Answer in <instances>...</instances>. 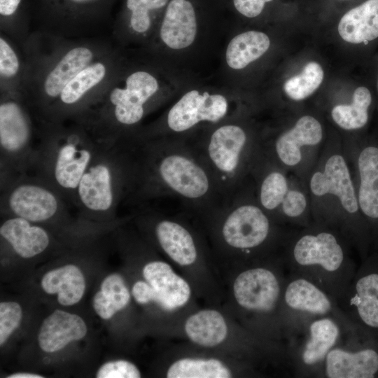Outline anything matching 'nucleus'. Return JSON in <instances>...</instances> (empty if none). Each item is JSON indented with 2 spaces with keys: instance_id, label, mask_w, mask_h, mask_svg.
I'll list each match as a JSON object with an SVG mask.
<instances>
[{
  "instance_id": "36",
  "label": "nucleus",
  "mask_w": 378,
  "mask_h": 378,
  "mask_svg": "<svg viewBox=\"0 0 378 378\" xmlns=\"http://www.w3.org/2000/svg\"><path fill=\"white\" fill-rule=\"evenodd\" d=\"M101 290L117 312L125 308L130 302V291L123 278L118 274L105 277L101 284Z\"/></svg>"
},
{
  "instance_id": "25",
  "label": "nucleus",
  "mask_w": 378,
  "mask_h": 378,
  "mask_svg": "<svg viewBox=\"0 0 378 378\" xmlns=\"http://www.w3.org/2000/svg\"><path fill=\"white\" fill-rule=\"evenodd\" d=\"M341 38L360 43L378 37V0H368L346 12L338 24Z\"/></svg>"
},
{
  "instance_id": "44",
  "label": "nucleus",
  "mask_w": 378,
  "mask_h": 378,
  "mask_svg": "<svg viewBox=\"0 0 378 378\" xmlns=\"http://www.w3.org/2000/svg\"><path fill=\"white\" fill-rule=\"evenodd\" d=\"M70 3L78 5H88L97 2L99 0H67Z\"/></svg>"
},
{
  "instance_id": "11",
  "label": "nucleus",
  "mask_w": 378,
  "mask_h": 378,
  "mask_svg": "<svg viewBox=\"0 0 378 378\" xmlns=\"http://www.w3.org/2000/svg\"><path fill=\"white\" fill-rule=\"evenodd\" d=\"M206 216L219 222L221 241L234 250L256 248L270 235V222L263 209L244 202L239 191Z\"/></svg>"
},
{
  "instance_id": "20",
  "label": "nucleus",
  "mask_w": 378,
  "mask_h": 378,
  "mask_svg": "<svg viewBox=\"0 0 378 378\" xmlns=\"http://www.w3.org/2000/svg\"><path fill=\"white\" fill-rule=\"evenodd\" d=\"M325 374L330 378H373L378 374V349L355 351L333 347L325 359Z\"/></svg>"
},
{
  "instance_id": "42",
  "label": "nucleus",
  "mask_w": 378,
  "mask_h": 378,
  "mask_svg": "<svg viewBox=\"0 0 378 378\" xmlns=\"http://www.w3.org/2000/svg\"><path fill=\"white\" fill-rule=\"evenodd\" d=\"M92 305L96 313L103 319H109L117 312L101 290L94 295Z\"/></svg>"
},
{
  "instance_id": "16",
  "label": "nucleus",
  "mask_w": 378,
  "mask_h": 378,
  "mask_svg": "<svg viewBox=\"0 0 378 378\" xmlns=\"http://www.w3.org/2000/svg\"><path fill=\"white\" fill-rule=\"evenodd\" d=\"M281 288L276 275L265 267H254L241 272L233 284V294L242 308L255 312L273 311L281 297Z\"/></svg>"
},
{
  "instance_id": "17",
  "label": "nucleus",
  "mask_w": 378,
  "mask_h": 378,
  "mask_svg": "<svg viewBox=\"0 0 378 378\" xmlns=\"http://www.w3.org/2000/svg\"><path fill=\"white\" fill-rule=\"evenodd\" d=\"M168 2L169 0H126L127 18L113 30V36L119 46L137 43L145 47L158 25L155 20V13Z\"/></svg>"
},
{
  "instance_id": "38",
  "label": "nucleus",
  "mask_w": 378,
  "mask_h": 378,
  "mask_svg": "<svg viewBox=\"0 0 378 378\" xmlns=\"http://www.w3.org/2000/svg\"><path fill=\"white\" fill-rule=\"evenodd\" d=\"M97 378H139L137 367L125 360H117L103 364L98 370Z\"/></svg>"
},
{
  "instance_id": "7",
  "label": "nucleus",
  "mask_w": 378,
  "mask_h": 378,
  "mask_svg": "<svg viewBox=\"0 0 378 378\" xmlns=\"http://www.w3.org/2000/svg\"><path fill=\"white\" fill-rule=\"evenodd\" d=\"M233 118L236 111L229 93L193 88L185 92L159 118L143 125L134 138L188 136Z\"/></svg>"
},
{
  "instance_id": "32",
  "label": "nucleus",
  "mask_w": 378,
  "mask_h": 378,
  "mask_svg": "<svg viewBox=\"0 0 378 378\" xmlns=\"http://www.w3.org/2000/svg\"><path fill=\"white\" fill-rule=\"evenodd\" d=\"M230 369L220 360L211 358H181L173 363L167 378H229Z\"/></svg>"
},
{
  "instance_id": "40",
  "label": "nucleus",
  "mask_w": 378,
  "mask_h": 378,
  "mask_svg": "<svg viewBox=\"0 0 378 378\" xmlns=\"http://www.w3.org/2000/svg\"><path fill=\"white\" fill-rule=\"evenodd\" d=\"M22 0H0L1 32L7 34Z\"/></svg>"
},
{
  "instance_id": "19",
  "label": "nucleus",
  "mask_w": 378,
  "mask_h": 378,
  "mask_svg": "<svg viewBox=\"0 0 378 378\" xmlns=\"http://www.w3.org/2000/svg\"><path fill=\"white\" fill-rule=\"evenodd\" d=\"M346 307L359 325L378 335V269H366L347 289Z\"/></svg>"
},
{
  "instance_id": "39",
  "label": "nucleus",
  "mask_w": 378,
  "mask_h": 378,
  "mask_svg": "<svg viewBox=\"0 0 378 378\" xmlns=\"http://www.w3.org/2000/svg\"><path fill=\"white\" fill-rule=\"evenodd\" d=\"M283 212L289 217L300 216L305 209L307 201L304 195L297 190L288 191L282 203Z\"/></svg>"
},
{
  "instance_id": "8",
  "label": "nucleus",
  "mask_w": 378,
  "mask_h": 378,
  "mask_svg": "<svg viewBox=\"0 0 378 378\" xmlns=\"http://www.w3.org/2000/svg\"><path fill=\"white\" fill-rule=\"evenodd\" d=\"M36 146V120L23 95L0 93V181L30 173Z\"/></svg>"
},
{
  "instance_id": "26",
  "label": "nucleus",
  "mask_w": 378,
  "mask_h": 378,
  "mask_svg": "<svg viewBox=\"0 0 378 378\" xmlns=\"http://www.w3.org/2000/svg\"><path fill=\"white\" fill-rule=\"evenodd\" d=\"M41 285L48 294H57L58 302L63 306L78 303L83 296L85 281L80 270L67 264L46 273Z\"/></svg>"
},
{
  "instance_id": "18",
  "label": "nucleus",
  "mask_w": 378,
  "mask_h": 378,
  "mask_svg": "<svg viewBox=\"0 0 378 378\" xmlns=\"http://www.w3.org/2000/svg\"><path fill=\"white\" fill-rule=\"evenodd\" d=\"M4 221L0 235L13 252L22 258H31L44 253L50 246V234L43 225L24 218L1 215Z\"/></svg>"
},
{
  "instance_id": "1",
  "label": "nucleus",
  "mask_w": 378,
  "mask_h": 378,
  "mask_svg": "<svg viewBox=\"0 0 378 378\" xmlns=\"http://www.w3.org/2000/svg\"><path fill=\"white\" fill-rule=\"evenodd\" d=\"M133 139L137 180L126 206L174 197L187 209L206 216L224 202L209 169L186 137Z\"/></svg>"
},
{
  "instance_id": "6",
  "label": "nucleus",
  "mask_w": 378,
  "mask_h": 378,
  "mask_svg": "<svg viewBox=\"0 0 378 378\" xmlns=\"http://www.w3.org/2000/svg\"><path fill=\"white\" fill-rule=\"evenodd\" d=\"M186 137L209 169L225 202L239 189L246 169L249 136L233 118Z\"/></svg>"
},
{
  "instance_id": "29",
  "label": "nucleus",
  "mask_w": 378,
  "mask_h": 378,
  "mask_svg": "<svg viewBox=\"0 0 378 378\" xmlns=\"http://www.w3.org/2000/svg\"><path fill=\"white\" fill-rule=\"evenodd\" d=\"M24 75L22 48L0 31V93L22 94Z\"/></svg>"
},
{
  "instance_id": "22",
  "label": "nucleus",
  "mask_w": 378,
  "mask_h": 378,
  "mask_svg": "<svg viewBox=\"0 0 378 378\" xmlns=\"http://www.w3.org/2000/svg\"><path fill=\"white\" fill-rule=\"evenodd\" d=\"M87 333L85 321L78 315L56 309L43 321L38 335L45 352L61 350L69 342L83 339Z\"/></svg>"
},
{
  "instance_id": "3",
  "label": "nucleus",
  "mask_w": 378,
  "mask_h": 378,
  "mask_svg": "<svg viewBox=\"0 0 378 378\" xmlns=\"http://www.w3.org/2000/svg\"><path fill=\"white\" fill-rule=\"evenodd\" d=\"M161 68L153 61L127 62L106 89L74 120L98 139H131L144 119L168 98L160 77Z\"/></svg>"
},
{
  "instance_id": "27",
  "label": "nucleus",
  "mask_w": 378,
  "mask_h": 378,
  "mask_svg": "<svg viewBox=\"0 0 378 378\" xmlns=\"http://www.w3.org/2000/svg\"><path fill=\"white\" fill-rule=\"evenodd\" d=\"M340 335L339 326L330 316L314 320L309 326V336L302 349L301 361L305 366L315 365L324 360L335 346Z\"/></svg>"
},
{
  "instance_id": "37",
  "label": "nucleus",
  "mask_w": 378,
  "mask_h": 378,
  "mask_svg": "<svg viewBox=\"0 0 378 378\" xmlns=\"http://www.w3.org/2000/svg\"><path fill=\"white\" fill-rule=\"evenodd\" d=\"M22 319V309L15 302L0 303V344H4Z\"/></svg>"
},
{
  "instance_id": "14",
  "label": "nucleus",
  "mask_w": 378,
  "mask_h": 378,
  "mask_svg": "<svg viewBox=\"0 0 378 378\" xmlns=\"http://www.w3.org/2000/svg\"><path fill=\"white\" fill-rule=\"evenodd\" d=\"M136 208L137 219L150 226L155 241L174 262L181 266L196 262L199 255L196 239L183 222L161 215L148 204Z\"/></svg>"
},
{
  "instance_id": "4",
  "label": "nucleus",
  "mask_w": 378,
  "mask_h": 378,
  "mask_svg": "<svg viewBox=\"0 0 378 378\" xmlns=\"http://www.w3.org/2000/svg\"><path fill=\"white\" fill-rule=\"evenodd\" d=\"M36 123V153L29 174L46 181L76 207L81 178L106 141L77 121Z\"/></svg>"
},
{
  "instance_id": "43",
  "label": "nucleus",
  "mask_w": 378,
  "mask_h": 378,
  "mask_svg": "<svg viewBox=\"0 0 378 378\" xmlns=\"http://www.w3.org/2000/svg\"><path fill=\"white\" fill-rule=\"evenodd\" d=\"M8 378H43V376L29 373V372H17L7 376Z\"/></svg>"
},
{
  "instance_id": "35",
  "label": "nucleus",
  "mask_w": 378,
  "mask_h": 378,
  "mask_svg": "<svg viewBox=\"0 0 378 378\" xmlns=\"http://www.w3.org/2000/svg\"><path fill=\"white\" fill-rule=\"evenodd\" d=\"M288 184L285 176L280 172H267L260 183L259 202L266 211H273L283 202L288 192Z\"/></svg>"
},
{
  "instance_id": "34",
  "label": "nucleus",
  "mask_w": 378,
  "mask_h": 378,
  "mask_svg": "<svg viewBox=\"0 0 378 378\" xmlns=\"http://www.w3.org/2000/svg\"><path fill=\"white\" fill-rule=\"evenodd\" d=\"M323 71L316 62L307 63L302 71L289 79L284 84L285 93L295 101L302 100L310 96L321 84Z\"/></svg>"
},
{
  "instance_id": "9",
  "label": "nucleus",
  "mask_w": 378,
  "mask_h": 378,
  "mask_svg": "<svg viewBox=\"0 0 378 378\" xmlns=\"http://www.w3.org/2000/svg\"><path fill=\"white\" fill-rule=\"evenodd\" d=\"M69 207L71 206L56 190L34 174L28 173L0 181L1 215L48 225L68 220Z\"/></svg>"
},
{
  "instance_id": "30",
  "label": "nucleus",
  "mask_w": 378,
  "mask_h": 378,
  "mask_svg": "<svg viewBox=\"0 0 378 378\" xmlns=\"http://www.w3.org/2000/svg\"><path fill=\"white\" fill-rule=\"evenodd\" d=\"M184 329L192 342L204 347L220 344L227 334L224 317L214 309L201 310L191 315L186 320Z\"/></svg>"
},
{
  "instance_id": "10",
  "label": "nucleus",
  "mask_w": 378,
  "mask_h": 378,
  "mask_svg": "<svg viewBox=\"0 0 378 378\" xmlns=\"http://www.w3.org/2000/svg\"><path fill=\"white\" fill-rule=\"evenodd\" d=\"M128 58L120 46L83 69L62 91L44 121L74 120L92 105L121 71Z\"/></svg>"
},
{
  "instance_id": "31",
  "label": "nucleus",
  "mask_w": 378,
  "mask_h": 378,
  "mask_svg": "<svg viewBox=\"0 0 378 378\" xmlns=\"http://www.w3.org/2000/svg\"><path fill=\"white\" fill-rule=\"evenodd\" d=\"M358 163L360 177L359 206L365 216L378 218V148H364Z\"/></svg>"
},
{
  "instance_id": "45",
  "label": "nucleus",
  "mask_w": 378,
  "mask_h": 378,
  "mask_svg": "<svg viewBox=\"0 0 378 378\" xmlns=\"http://www.w3.org/2000/svg\"><path fill=\"white\" fill-rule=\"evenodd\" d=\"M377 88H378V80H377Z\"/></svg>"
},
{
  "instance_id": "15",
  "label": "nucleus",
  "mask_w": 378,
  "mask_h": 378,
  "mask_svg": "<svg viewBox=\"0 0 378 378\" xmlns=\"http://www.w3.org/2000/svg\"><path fill=\"white\" fill-rule=\"evenodd\" d=\"M293 260L302 272L321 274V277L333 278L344 267V253L336 237L322 232L305 234L295 243Z\"/></svg>"
},
{
  "instance_id": "23",
  "label": "nucleus",
  "mask_w": 378,
  "mask_h": 378,
  "mask_svg": "<svg viewBox=\"0 0 378 378\" xmlns=\"http://www.w3.org/2000/svg\"><path fill=\"white\" fill-rule=\"evenodd\" d=\"M284 301L291 311L312 316H327L333 309L326 291L305 276L288 282L284 289Z\"/></svg>"
},
{
  "instance_id": "5",
  "label": "nucleus",
  "mask_w": 378,
  "mask_h": 378,
  "mask_svg": "<svg viewBox=\"0 0 378 378\" xmlns=\"http://www.w3.org/2000/svg\"><path fill=\"white\" fill-rule=\"evenodd\" d=\"M136 144L133 139L104 142L79 183L76 208L85 218L111 220L126 206L137 180Z\"/></svg>"
},
{
  "instance_id": "12",
  "label": "nucleus",
  "mask_w": 378,
  "mask_h": 378,
  "mask_svg": "<svg viewBox=\"0 0 378 378\" xmlns=\"http://www.w3.org/2000/svg\"><path fill=\"white\" fill-rule=\"evenodd\" d=\"M194 6L188 0H171L158 26L144 48L149 59L158 64L167 52L190 48L198 35Z\"/></svg>"
},
{
  "instance_id": "41",
  "label": "nucleus",
  "mask_w": 378,
  "mask_h": 378,
  "mask_svg": "<svg viewBox=\"0 0 378 378\" xmlns=\"http://www.w3.org/2000/svg\"><path fill=\"white\" fill-rule=\"evenodd\" d=\"M272 0H233L237 10L244 16L253 18L259 15L265 3Z\"/></svg>"
},
{
  "instance_id": "24",
  "label": "nucleus",
  "mask_w": 378,
  "mask_h": 378,
  "mask_svg": "<svg viewBox=\"0 0 378 378\" xmlns=\"http://www.w3.org/2000/svg\"><path fill=\"white\" fill-rule=\"evenodd\" d=\"M322 136L319 122L312 116L304 115L292 129L279 135L275 141L274 150L283 163L293 166L301 160V146L316 145L321 141Z\"/></svg>"
},
{
  "instance_id": "2",
  "label": "nucleus",
  "mask_w": 378,
  "mask_h": 378,
  "mask_svg": "<svg viewBox=\"0 0 378 378\" xmlns=\"http://www.w3.org/2000/svg\"><path fill=\"white\" fill-rule=\"evenodd\" d=\"M115 47L98 37L31 32L22 47L25 62L22 94L36 122L47 118L62 91L83 69Z\"/></svg>"
},
{
  "instance_id": "21",
  "label": "nucleus",
  "mask_w": 378,
  "mask_h": 378,
  "mask_svg": "<svg viewBox=\"0 0 378 378\" xmlns=\"http://www.w3.org/2000/svg\"><path fill=\"white\" fill-rule=\"evenodd\" d=\"M310 187L315 195L333 194L337 196L346 211L350 214L357 211L358 200L347 165L342 156H331L326 163L324 172H317L312 176Z\"/></svg>"
},
{
  "instance_id": "33",
  "label": "nucleus",
  "mask_w": 378,
  "mask_h": 378,
  "mask_svg": "<svg viewBox=\"0 0 378 378\" xmlns=\"http://www.w3.org/2000/svg\"><path fill=\"white\" fill-rule=\"evenodd\" d=\"M371 102L370 90L364 86L358 87L354 92L351 104L335 106L331 112L332 118L344 130L360 129L368 122V109Z\"/></svg>"
},
{
  "instance_id": "28",
  "label": "nucleus",
  "mask_w": 378,
  "mask_h": 378,
  "mask_svg": "<svg viewBox=\"0 0 378 378\" xmlns=\"http://www.w3.org/2000/svg\"><path fill=\"white\" fill-rule=\"evenodd\" d=\"M270 46V40L265 33L255 30L241 32L227 43L225 63L230 69L241 70L261 57Z\"/></svg>"
},
{
  "instance_id": "13",
  "label": "nucleus",
  "mask_w": 378,
  "mask_h": 378,
  "mask_svg": "<svg viewBox=\"0 0 378 378\" xmlns=\"http://www.w3.org/2000/svg\"><path fill=\"white\" fill-rule=\"evenodd\" d=\"M144 281H136L132 294L136 302L157 303L166 311H174L189 300L191 290L188 282L161 260L146 263L142 270Z\"/></svg>"
}]
</instances>
